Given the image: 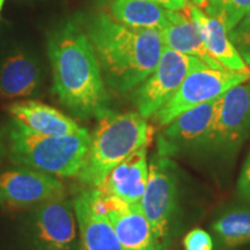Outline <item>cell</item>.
Masks as SVG:
<instances>
[{"instance_id":"cell-1","label":"cell","mask_w":250,"mask_h":250,"mask_svg":"<svg viewBox=\"0 0 250 250\" xmlns=\"http://www.w3.org/2000/svg\"><path fill=\"white\" fill-rule=\"evenodd\" d=\"M54 93L65 108L80 118L98 116L108 94L101 66L88 35L74 21H66L48 40Z\"/></svg>"},{"instance_id":"cell-2","label":"cell","mask_w":250,"mask_h":250,"mask_svg":"<svg viewBox=\"0 0 250 250\" xmlns=\"http://www.w3.org/2000/svg\"><path fill=\"white\" fill-rule=\"evenodd\" d=\"M85 31L103 79L120 93L134 90L151 76L165 46L160 30L126 26L104 12L90 15Z\"/></svg>"},{"instance_id":"cell-3","label":"cell","mask_w":250,"mask_h":250,"mask_svg":"<svg viewBox=\"0 0 250 250\" xmlns=\"http://www.w3.org/2000/svg\"><path fill=\"white\" fill-rule=\"evenodd\" d=\"M85 162L77 177L81 183L99 188L116 166L152 140L153 127L138 112L117 114L107 108L98 115Z\"/></svg>"},{"instance_id":"cell-4","label":"cell","mask_w":250,"mask_h":250,"mask_svg":"<svg viewBox=\"0 0 250 250\" xmlns=\"http://www.w3.org/2000/svg\"><path fill=\"white\" fill-rule=\"evenodd\" d=\"M86 129L67 136H43L13 121L8 131V153L17 165L44 171L59 177L79 173L90 145Z\"/></svg>"},{"instance_id":"cell-5","label":"cell","mask_w":250,"mask_h":250,"mask_svg":"<svg viewBox=\"0 0 250 250\" xmlns=\"http://www.w3.org/2000/svg\"><path fill=\"white\" fill-rule=\"evenodd\" d=\"M176 201V167L167 149L160 148L148 164V182L140 201L151 224L156 250H166L169 246Z\"/></svg>"},{"instance_id":"cell-6","label":"cell","mask_w":250,"mask_h":250,"mask_svg":"<svg viewBox=\"0 0 250 250\" xmlns=\"http://www.w3.org/2000/svg\"><path fill=\"white\" fill-rule=\"evenodd\" d=\"M249 80L250 68L242 72L215 70L208 66L196 68L188 74L180 88L153 118L160 126H167L182 112L221 98L228 89Z\"/></svg>"},{"instance_id":"cell-7","label":"cell","mask_w":250,"mask_h":250,"mask_svg":"<svg viewBox=\"0 0 250 250\" xmlns=\"http://www.w3.org/2000/svg\"><path fill=\"white\" fill-rule=\"evenodd\" d=\"M208 65L193 56L164 46L155 70L133 90L132 100L137 111L144 118L153 117L174 95L190 72Z\"/></svg>"},{"instance_id":"cell-8","label":"cell","mask_w":250,"mask_h":250,"mask_svg":"<svg viewBox=\"0 0 250 250\" xmlns=\"http://www.w3.org/2000/svg\"><path fill=\"white\" fill-rule=\"evenodd\" d=\"M73 204L62 197L37 206L28 219V250H79Z\"/></svg>"},{"instance_id":"cell-9","label":"cell","mask_w":250,"mask_h":250,"mask_svg":"<svg viewBox=\"0 0 250 250\" xmlns=\"http://www.w3.org/2000/svg\"><path fill=\"white\" fill-rule=\"evenodd\" d=\"M65 193L61 180L29 167H15L0 173V205L8 208L39 206Z\"/></svg>"},{"instance_id":"cell-10","label":"cell","mask_w":250,"mask_h":250,"mask_svg":"<svg viewBox=\"0 0 250 250\" xmlns=\"http://www.w3.org/2000/svg\"><path fill=\"white\" fill-rule=\"evenodd\" d=\"M250 132V83L232 87L220 98L210 144L233 147Z\"/></svg>"},{"instance_id":"cell-11","label":"cell","mask_w":250,"mask_h":250,"mask_svg":"<svg viewBox=\"0 0 250 250\" xmlns=\"http://www.w3.org/2000/svg\"><path fill=\"white\" fill-rule=\"evenodd\" d=\"M147 182V147H143L120 162L99 189L127 204H137L142 201Z\"/></svg>"},{"instance_id":"cell-12","label":"cell","mask_w":250,"mask_h":250,"mask_svg":"<svg viewBox=\"0 0 250 250\" xmlns=\"http://www.w3.org/2000/svg\"><path fill=\"white\" fill-rule=\"evenodd\" d=\"M7 112L13 121L43 136H67L85 129L58 109L34 100L12 103Z\"/></svg>"},{"instance_id":"cell-13","label":"cell","mask_w":250,"mask_h":250,"mask_svg":"<svg viewBox=\"0 0 250 250\" xmlns=\"http://www.w3.org/2000/svg\"><path fill=\"white\" fill-rule=\"evenodd\" d=\"M107 217L110 219L123 250H156L151 224L140 203L127 204L116 198Z\"/></svg>"},{"instance_id":"cell-14","label":"cell","mask_w":250,"mask_h":250,"mask_svg":"<svg viewBox=\"0 0 250 250\" xmlns=\"http://www.w3.org/2000/svg\"><path fill=\"white\" fill-rule=\"evenodd\" d=\"M72 204L79 230L80 250H123L110 219L94 210L86 191L81 192Z\"/></svg>"},{"instance_id":"cell-15","label":"cell","mask_w":250,"mask_h":250,"mask_svg":"<svg viewBox=\"0 0 250 250\" xmlns=\"http://www.w3.org/2000/svg\"><path fill=\"white\" fill-rule=\"evenodd\" d=\"M187 9L189 18L198 27L203 41L212 57L217 59L226 70L236 72L249 70L239 50L230 41L226 27L221 21L208 15L201 7L193 4H188Z\"/></svg>"},{"instance_id":"cell-16","label":"cell","mask_w":250,"mask_h":250,"mask_svg":"<svg viewBox=\"0 0 250 250\" xmlns=\"http://www.w3.org/2000/svg\"><path fill=\"white\" fill-rule=\"evenodd\" d=\"M220 105V98L182 112L166 126L165 142L173 144H210Z\"/></svg>"},{"instance_id":"cell-17","label":"cell","mask_w":250,"mask_h":250,"mask_svg":"<svg viewBox=\"0 0 250 250\" xmlns=\"http://www.w3.org/2000/svg\"><path fill=\"white\" fill-rule=\"evenodd\" d=\"M40 87L41 68L33 56L17 50L5 59L0 68V99L29 98Z\"/></svg>"},{"instance_id":"cell-18","label":"cell","mask_w":250,"mask_h":250,"mask_svg":"<svg viewBox=\"0 0 250 250\" xmlns=\"http://www.w3.org/2000/svg\"><path fill=\"white\" fill-rule=\"evenodd\" d=\"M167 17L169 24L164 30H161L165 46H168L181 54L193 56L201 59L211 68L226 70L208 52L198 27L189 18V15H186L182 11L167 9Z\"/></svg>"},{"instance_id":"cell-19","label":"cell","mask_w":250,"mask_h":250,"mask_svg":"<svg viewBox=\"0 0 250 250\" xmlns=\"http://www.w3.org/2000/svg\"><path fill=\"white\" fill-rule=\"evenodd\" d=\"M110 15L118 22L133 28L161 31L169 24L167 9L152 0H114Z\"/></svg>"},{"instance_id":"cell-20","label":"cell","mask_w":250,"mask_h":250,"mask_svg":"<svg viewBox=\"0 0 250 250\" xmlns=\"http://www.w3.org/2000/svg\"><path fill=\"white\" fill-rule=\"evenodd\" d=\"M219 242L226 248L246 245L250 242V210L249 208H239L232 210L212 225Z\"/></svg>"},{"instance_id":"cell-21","label":"cell","mask_w":250,"mask_h":250,"mask_svg":"<svg viewBox=\"0 0 250 250\" xmlns=\"http://www.w3.org/2000/svg\"><path fill=\"white\" fill-rule=\"evenodd\" d=\"M250 9V0H208L205 13L224 23L228 33Z\"/></svg>"},{"instance_id":"cell-22","label":"cell","mask_w":250,"mask_h":250,"mask_svg":"<svg viewBox=\"0 0 250 250\" xmlns=\"http://www.w3.org/2000/svg\"><path fill=\"white\" fill-rule=\"evenodd\" d=\"M228 36L239 50L247 65H250V9L242 20L228 33Z\"/></svg>"},{"instance_id":"cell-23","label":"cell","mask_w":250,"mask_h":250,"mask_svg":"<svg viewBox=\"0 0 250 250\" xmlns=\"http://www.w3.org/2000/svg\"><path fill=\"white\" fill-rule=\"evenodd\" d=\"M183 246L187 250H213V240L206 230L195 228L184 237Z\"/></svg>"},{"instance_id":"cell-24","label":"cell","mask_w":250,"mask_h":250,"mask_svg":"<svg viewBox=\"0 0 250 250\" xmlns=\"http://www.w3.org/2000/svg\"><path fill=\"white\" fill-rule=\"evenodd\" d=\"M152 1L169 11H183L188 6V0H152Z\"/></svg>"},{"instance_id":"cell-25","label":"cell","mask_w":250,"mask_h":250,"mask_svg":"<svg viewBox=\"0 0 250 250\" xmlns=\"http://www.w3.org/2000/svg\"><path fill=\"white\" fill-rule=\"evenodd\" d=\"M240 191H241L243 195L250 198V162L246 165L245 169H243L241 177H240Z\"/></svg>"},{"instance_id":"cell-26","label":"cell","mask_w":250,"mask_h":250,"mask_svg":"<svg viewBox=\"0 0 250 250\" xmlns=\"http://www.w3.org/2000/svg\"><path fill=\"white\" fill-rule=\"evenodd\" d=\"M5 153H6V146H5L4 139H2V137L0 136V162H1L2 158H4Z\"/></svg>"},{"instance_id":"cell-27","label":"cell","mask_w":250,"mask_h":250,"mask_svg":"<svg viewBox=\"0 0 250 250\" xmlns=\"http://www.w3.org/2000/svg\"><path fill=\"white\" fill-rule=\"evenodd\" d=\"M193 5L198 6V7H205L206 4L208 2V0H191Z\"/></svg>"},{"instance_id":"cell-28","label":"cell","mask_w":250,"mask_h":250,"mask_svg":"<svg viewBox=\"0 0 250 250\" xmlns=\"http://www.w3.org/2000/svg\"><path fill=\"white\" fill-rule=\"evenodd\" d=\"M4 1H5V0H0V12H1V8H2V5H4Z\"/></svg>"},{"instance_id":"cell-29","label":"cell","mask_w":250,"mask_h":250,"mask_svg":"<svg viewBox=\"0 0 250 250\" xmlns=\"http://www.w3.org/2000/svg\"><path fill=\"white\" fill-rule=\"evenodd\" d=\"M248 162H250V159H249V161H248Z\"/></svg>"}]
</instances>
